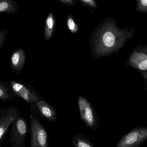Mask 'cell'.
Instances as JSON below:
<instances>
[{
	"label": "cell",
	"instance_id": "13",
	"mask_svg": "<svg viewBox=\"0 0 147 147\" xmlns=\"http://www.w3.org/2000/svg\"><path fill=\"white\" fill-rule=\"evenodd\" d=\"M71 141L75 147H95L89 138L84 134H75L71 139Z\"/></svg>",
	"mask_w": 147,
	"mask_h": 147
},
{
	"label": "cell",
	"instance_id": "20",
	"mask_svg": "<svg viewBox=\"0 0 147 147\" xmlns=\"http://www.w3.org/2000/svg\"><path fill=\"white\" fill-rule=\"evenodd\" d=\"M66 3H69V4H72L73 3V1L72 0H64Z\"/></svg>",
	"mask_w": 147,
	"mask_h": 147
},
{
	"label": "cell",
	"instance_id": "19",
	"mask_svg": "<svg viewBox=\"0 0 147 147\" xmlns=\"http://www.w3.org/2000/svg\"><path fill=\"white\" fill-rule=\"evenodd\" d=\"M142 74L143 77L147 80V71H143V72H142Z\"/></svg>",
	"mask_w": 147,
	"mask_h": 147
},
{
	"label": "cell",
	"instance_id": "17",
	"mask_svg": "<svg viewBox=\"0 0 147 147\" xmlns=\"http://www.w3.org/2000/svg\"><path fill=\"white\" fill-rule=\"evenodd\" d=\"M8 34V32L6 28H3L0 30V51L3 44L7 40Z\"/></svg>",
	"mask_w": 147,
	"mask_h": 147
},
{
	"label": "cell",
	"instance_id": "12",
	"mask_svg": "<svg viewBox=\"0 0 147 147\" xmlns=\"http://www.w3.org/2000/svg\"><path fill=\"white\" fill-rule=\"evenodd\" d=\"M19 13V6L15 0H0V13L15 15Z\"/></svg>",
	"mask_w": 147,
	"mask_h": 147
},
{
	"label": "cell",
	"instance_id": "9",
	"mask_svg": "<svg viewBox=\"0 0 147 147\" xmlns=\"http://www.w3.org/2000/svg\"><path fill=\"white\" fill-rule=\"evenodd\" d=\"M129 64L133 68L146 71L147 70V48L134 51L130 56Z\"/></svg>",
	"mask_w": 147,
	"mask_h": 147
},
{
	"label": "cell",
	"instance_id": "14",
	"mask_svg": "<svg viewBox=\"0 0 147 147\" xmlns=\"http://www.w3.org/2000/svg\"><path fill=\"white\" fill-rule=\"evenodd\" d=\"M54 20L52 13H50L47 18L45 28V38L48 40L51 38L54 26Z\"/></svg>",
	"mask_w": 147,
	"mask_h": 147
},
{
	"label": "cell",
	"instance_id": "16",
	"mask_svg": "<svg viewBox=\"0 0 147 147\" xmlns=\"http://www.w3.org/2000/svg\"><path fill=\"white\" fill-rule=\"evenodd\" d=\"M67 26L69 30L72 33H75L78 30V26H77L71 16H69L67 19Z\"/></svg>",
	"mask_w": 147,
	"mask_h": 147
},
{
	"label": "cell",
	"instance_id": "6",
	"mask_svg": "<svg viewBox=\"0 0 147 147\" xmlns=\"http://www.w3.org/2000/svg\"><path fill=\"white\" fill-rule=\"evenodd\" d=\"M80 117L87 127L96 130L99 126V120L94 109L88 101L82 96L78 99Z\"/></svg>",
	"mask_w": 147,
	"mask_h": 147
},
{
	"label": "cell",
	"instance_id": "10",
	"mask_svg": "<svg viewBox=\"0 0 147 147\" xmlns=\"http://www.w3.org/2000/svg\"><path fill=\"white\" fill-rule=\"evenodd\" d=\"M26 59V53L22 47H19L13 52L10 60L12 71L17 74L21 73L24 69Z\"/></svg>",
	"mask_w": 147,
	"mask_h": 147
},
{
	"label": "cell",
	"instance_id": "7",
	"mask_svg": "<svg viewBox=\"0 0 147 147\" xmlns=\"http://www.w3.org/2000/svg\"><path fill=\"white\" fill-rule=\"evenodd\" d=\"M13 91L17 97L21 98L31 105L40 100L39 97L31 86L18 80L9 81Z\"/></svg>",
	"mask_w": 147,
	"mask_h": 147
},
{
	"label": "cell",
	"instance_id": "1",
	"mask_svg": "<svg viewBox=\"0 0 147 147\" xmlns=\"http://www.w3.org/2000/svg\"><path fill=\"white\" fill-rule=\"evenodd\" d=\"M134 28L121 29L114 20L106 21L95 34V54L101 57L117 51L134 37Z\"/></svg>",
	"mask_w": 147,
	"mask_h": 147
},
{
	"label": "cell",
	"instance_id": "4",
	"mask_svg": "<svg viewBox=\"0 0 147 147\" xmlns=\"http://www.w3.org/2000/svg\"><path fill=\"white\" fill-rule=\"evenodd\" d=\"M21 114V111L17 106L10 105L0 108V147H2L12 123Z\"/></svg>",
	"mask_w": 147,
	"mask_h": 147
},
{
	"label": "cell",
	"instance_id": "2",
	"mask_svg": "<svg viewBox=\"0 0 147 147\" xmlns=\"http://www.w3.org/2000/svg\"><path fill=\"white\" fill-rule=\"evenodd\" d=\"M9 143L11 147H26L25 142L29 131L26 118L18 116L10 126Z\"/></svg>",
	"mask_w": 147,
	"mask_h": 147
},
{
	"label": "cell",
	"instance_id": "3",
	"mask_svg": "<svg viewBox=\"0 0 147 147\" xmlns=\"http://www.w3.org/2000/svg\"><path fill=\"white\" fill-rule=\"evenodd\" d=\"M31 131V147H49L48 135L45 127L37 117L29 115Z\"/></svg>",
	"mask_w": 147,
	"mask_h": 147
},
{
	"label": "cell",
	"instance_id": "15",
	"mask_svg": "<svg viewBox=\"0 0 147 147\" xmlns=\"http://www.w3.org/2000/svg\"><path fill=\"white\" fill-rule=\"evenodd\" d=\"M136 10L137 12L147 14V0H136Z\"/></svg>",
	"mask_w": 147,
	"mask_h": 147
},
{
	"label": "cell",
	"instance_id": "5",
	"mask_svg": "<svg viewBox=\"0 0 147 147\" xmlns=\"http://www.w3.org/2000/svg\"><path fill=\"white\" fill-rule=\"evenodd\" d=\"M147 140V127H136L122 136L115 147H139Z\"/></svg>",
	"mask_w": 147,
	"mask_h": 147
},
{
	"label": "cell",
	"instance_id": "11",
	"mask_svg": "<svg viewBox=\"0 0 147 147\" xmlns=\"http://www.w3.org/2000/svg\"><path fill=\"white\" fill-rule=\"evenodd\" d=\"M17 98L13 91L10 84L0 80V100L1 101H15Z\"/></svg>",
	"mask_w": 147,
	"mask_h": 147
},
{
	"label": "cell",
	"instance_id": "8",
	"mask_svg": "<svg viewBox=\"0 0 147 147\" xmlns=\"http://www.w3.org/2000/svg\"><path fill=\"white\" fill-rule=\"evenodd\" d=\"M31 112L35 116L41 117L49 122L57 121V114L54 109L43 101H38L31 105Z\"/></svg>",
	"mask_w": 147,
	"mask_h": 147
},
{
	"label": "cell",
	"instance_id": "18",
	"mask_svg": "<svg viewBox=\"0 0 147 147\" xmlns=\"http://www.w3.org/2000/svg\"><path fill=\"white\" fill-rule=\"evenodd\" d=\"M80 1L90 7L94 8L96 7V4L95 0H80Z\"/></svg>",
	"mask_w": 147,
	"mask_h": 147
},
{
	"label": "cell",
	"instance_id": "21",
	"mask_svg": "<svg viewBox=\"0 0 147 147\" xmlns=\"http://www.w3.org/2000/svg\"><path fill=\"white\" fill-rule=\"evenodd\" d=\"M59 1H61L63 2L64 3H66V2H65L64 0H59Z\"/></svg>",
	"mask_w": 147,
	"mask_h": 147
}]
</instances>
